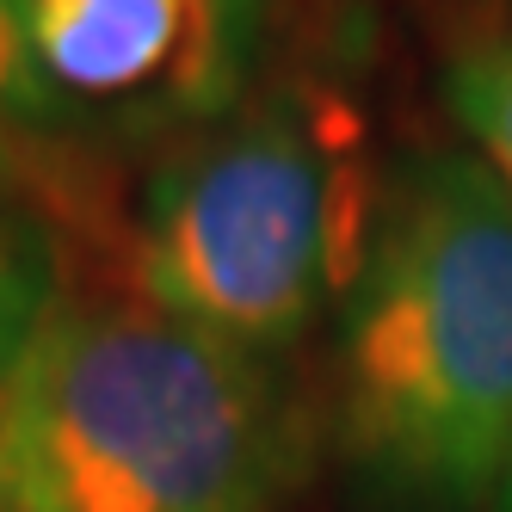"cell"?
<instances>
[{
    "instance_id": "8",
    "label": "cell",
    "mask_w": 512,
    "mask_h": 512,
    "mask_svg": "<svg viewBox=\"0 0 512 512\" xmlns=\"http://www.w3.org/2000/svg\"><path fill=\"white\" fill-rule=\"evenodd\" d=\"M204 13L216 25V38H223V56L235 62V75L247 81L266 38V0H204Z\"/></svg>"
},
{
    "instance_id": "9",
    "label": "cell",
    "mask_w": 512,
    "mask_h": 512,
    "mask_svg": "<svg viewBox=\"0 0 512 512\" xmlns=\"http://www.w3.org/2000/svg\"><path fill=\"white\" fill-rule=\"evenodd\" d=\"M13 186H19V161H13V149H7V136H0V216H7Z\"/></svg>"
},
{
    "instance_id": "1",
    "label": "cell",
    "mask_w": 512,
    "mask_h": 512,
    "mask_svg": "<svg viewBox=\"0 0 512 512\" xmlns=\"http://www.w3.org/2000/svg\"><path fill=\"white\" fill-rule=\"evenodd\" d=\"M334 451L377 512H494L512 463V192L408 155L364 216L334 346Z\"/></svg>"
},
{
    "instance_id": "2",
    "label": "cell",
    "mask_w": 512,
    "mask_h": 512,
    "mask_svg": "<svg viewBox=\"0 0 512 512\" xmlns=\"http://www.w3.org/2000/svg\"><path fill=\"white\" fill-rule=\"evenodd\" d=\"M297 475L278 364L149 297H62L0 383V512H278Z\"/></svg>"
},
{
    "instance_id": "4",
    "label": "cell",
    "mask_w": 512,
    "mask_h": 512,
    "mask_svg": "<svg viewBox=\"0 0 512 512\" xmlns=\"http://www.w3.org/2000/svg\"><path fill=\"white\" fill-rule=\"evenodd\" d=\"M31 50L68 118L155 112L210 124L247 99L204 0H31Z\"/></svg>"
},
{
    "instance_id": "10",
    "label": "cell",
    "mask_w": 512,
    "mask_h": 512,
    "mask_svg": "<svg viewBox=\"0 0 512 512\" xmlns=\"http://www.w3.org/2000/svg\"><path fill=\"white\" fill-rule=\"evenodd\" d=\"M494 512H512V463H506V482H500V500H494Z\"/></svg>"
},
{
    "instance_id": "3",
    "label": "cell",
    "mask_w": 512,
    "mask_h": 512,
    "mask_svg": "<svg viewBox=\"0 0 512 512\" xmlns=\"http://www.w3.org/2000/svg\"><path fill=\"white\" fill-rule=\"evenodd\" d=\"M346 235V173L327 118L297 93H260L149 173L130 253L136 297L278 364L346 297Z\"/></svg>"
},
{
    "instance_id": "7",
    "label": "cell",
    "mask_w": 512,
    "mask_h": 512,
    "mask_svg": "<svg viewBox=\"0 0 512 512\" xmlns=\"http://www.w3.org/2000/svg\"><path fill=\"white\" fill-rule=\"evenodd\" d=\"M0 124L19 130L68 124L62 99L38 68V50H31V0H0Z\"/></svg>"
},
{
    "instance_id": "6",
    "label": "cell",
    "mask_w": 512,
    "mask_h": 512,
    "mask_svg": "<svg viewBox=\"0 0 512 512\" xmlns=\"http://www.w3.org/2000/svg\"><path fill=\"white\" fill-rule=\"evenodd\" d=\"M56 303H62L56 241L25 216H0V383L13 377V364L25 358L31 334L50 321Z\"/></svg>"
},
{
    "instance_id": "5",
    "label": "cell",
    "mask_w": 512,
    "mask_h": 512,
    "mask_svg": "<svg viewBox=\"0 0 512 512\" xmlns=\"http://www.w3.org/2000/svg\"><path fill=\"white\" fill-rule=\"evenodd\" d=\"M445 105L469 136V155L512 192V25L475 31L445 62Z\"/></svg>"
}]
</instances>
